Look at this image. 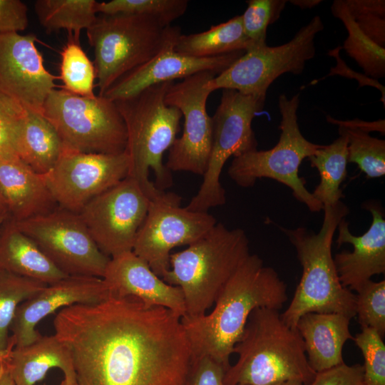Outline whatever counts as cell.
Returning <instances> with one entry per match:
<instances>
[{
    "label": "cell",
    "instance_id": "cell-1",
    "mask_svg": "<svg viewBox=\"0 0 385 385\" xmlns=\"http://www.w3.org/2000/svg\"><path fill=\"white\" fill-rule=\"evenodd\" d=\"M53 327L78 385H187L190 346L169 309L110 295L61 309Z\"/></svg>",
    "mask_w": 385,
    "mask_h": 385
},
{
    "label": "cell",
    "instance_id": "cell-2",
    "mask_svg": "<svg viewBox=\"0 0 385 385\" xmlns=\"http://www.w3.org/2000/svg\"><path fill=\"white\" fill-rule=\"evenodd\" d=\"M287 300V284L277 271L250 254L225 284L210 313L181 318L192 357L209 356L227 371L252 311H279Z\"/></svg>",
    "mask_w": 385,
    "mask_h": 385
},
{
    "label": "cell",
    "instance_id": "cell-3",
    "mask_svg": "<svg viewBox=\"0 0 385 385\" xmlns=\"http://www.w3.org/2000/svg\"><path fill=\"white\" fill-rule=\"evenodd\" d=\"M322 227L317 233L304 227L279 228L294 247L302 274L283 321L296 329L299 319L310 312L356 316V294L342 284L332 255L334 235L349 210L342 201L324 206Z\"/></svg>",
    "mask_w": 385,
    "mask_h": 385
},
{
    "label": "cell",
    "instance_id": "cell-4",
    "mask_svg": "<svg viewBox=\"0 0 385 385\" xmlns=\"http://www.w3.org/2000/svg\"><path fill=\"white\" fill-rule=\"evenodd\" d=\"M233 353L238 358L225 371V385H274L289 380L309 385L316 375L299 332L277 309L253 310Z\"/></svg>",
    "mask_w": 385,
    "mask_h": 385
},
{
    "label": "cell",
    "instance_id": "cell-5",
    "mask_svg": "<svg viewBox=\"0 0 385 385\" xmlns=\"http://www.w3.org/2000/svg\"><path fill=\"white\" fill-rule=\"evenodd\" d=\"M173 82L155 84L133 96L115 101L126 127L128 176L140 183L151 200L163 195V190L173 183L163 156L177 138L182 117L178 108L165 102Z\"/></svg>",
    "mask_w": 385,
    "mask_h": 385
},
{
    "label": "cell",
    "instance_id": "cell-6",
    "mask_svg": "<svg viewBox=\"0 0 385 385\" xmlns=\"http://www.w3.org/2000/svg\"><path fill=\"white\" fill-rule=\"evenodd\" d=\"M250 255L249 240L242 229H228L217 222L185 250L170 254V269L161 278L181 289L185 316H200L212 307L225 284Z\"/></svg>",
    "mask_w": 385,
    "mask_h": 385
},
{
    "label": "cell",
    "instance_id": "cell-7",
    "mask_svg": "<svg viewBox=\"0 0 385 385\" xmlns=\"http://www.w3.org/2000/svg\"><path fill=\"white\" fill-rule=\"evenodd\" d=\"M94 53L98 96L181 35L179 27L143 14H101L86 29Z\"/></svg>",
    "mask_w": 385,
    "mask_h": 385
},
{
    "label": "cell",
    "instance_id": "cell-8",
    "mask_svg": "<svg viewBox=\"0 0 385 385\" xmlns=\"http://www.w3.org/2000/svg\"><path fill=\"white\" fill-rule=\"evenodd\" d=\"M299 101V93L291 98L285 94L279 96L281 133L277 143L267 150L257 149L234 158L227 173L242 188L252 187L262 178L274 180L290 188L294 198L310 211L319 212L323 205L306 188L304 179L299 176V168L302 160L322 145L310 142L301 133L297 120Z\"/></svg>",
    "mask_w": 385,
    "mask_h": 385
},
{
    "label": "cell",
    "instance_id": "cell-9",
    "mask_svg": "<svg viewBox=\"0 0 385 385\" xmlns=\"http://www.w3.org/2000/svg\"><path fill=\"white\" fill-rule=\"evenodd\" d=\"M54 127L66 150L119 154L125 151L127 131L115 103L104 96L83 97L53 89L41 113Z\"/></svg>",
    "mask_w": 385,
    "mask_h": 385
},
{
    "label": "cell",
    "instance_id": "cell-10",
    "mask_svg": "<svg viewBox=\"0 0 385 385\" xmlns=\"http://www.w3.org/2000/svg\"><path fill=\"white\" fill-rule=\"evenodd\" d=\"M265 98L223 89L220 103L212 118V141L207 170L197 194L185 207L207 212L225 203V190L220 178L226 161L257 150V140L252 128L254 118L263 109Z\"/></svg>",
    "mask_w": 385,
    "mask_h": 385
},
{
    "label": "cell",
    "instance_id": "cell-11",
    "mask_svg": "<svg viewBox=\"0 0 385 385\" xmlns=\"http://www.w3.org/2000/svg\"><path fill=\"white\" fill-rule=\"evenodd\" d=\"M324 28L322 18L316 15L289 41L278 46L266 45L247 50L210 81L212 92L232 89L265 98L270 86L279 76L303 72L306 63L315 56L314 39Z\"/></svg>",
    "mask_w": 385,
    "mask_h": 385
},
{
    "label": "cell",
    "instance_id": "cell-12",
    "mask_svg": "<svg viewBox=\"0 0 385 385\" xmlns=\"http://www.w3.org/2000/svg\"><path fill=\"white\" fill-rule=\"evenodd\" d=\"M14 222L66 275L103 276L111 257L100 250L78 213L56 209Z\"/></svg>",
    "mask_w": 385,
    "mask_h": 385
},
{
    "label": "cell",
    "instance_id": "cell-13",
    "mask_svg": "<svg viewBox=\"0 0 385 385\" xmlns=\"http://www.w3.org/2000/svg\"><path fill=\"white\" fill-rule=\"evenodd\" d=\"M181 199L175 193L165 192L150 200L133 248L160 277L170 269V251L174 247L196 242L217 224L207 212L181 207Z\"/></svg>",
    "mask_w": 385,
    "mask_h": 385
},
{
    "label": "cell",
    "instance_id": "cell-14",
    "mask_svg": "<svg viewBox=\"0 0 385 385\" xmlns=\"http://www.w3.org/2000/svg\"><path fill=\"white\" fill-rule=\"evenodd\" d=\"M151 199L127 176L90 200L78 212L100 250L109 257L133 251Z\"/></svg>",
    "mask_w": 385,
    "mask_h": 385
},
{
    "label": "cell",
    "instance_id": "cell-15",
    "mask_svg": "<svg viewBox=\"0 0 385 385\" xmlns=\"http://www.w3.org/2000/svg\"><path fill=\"white\" fill-rule=\"evenodd\" d=\"M217 74L202 71L174 82L167 91L165 102L176 107L184 118L181 137L169 148L165 167L171 171L205 174L210 155L212 122L206 110L212 93L209 83Z\"/></svg>",
    "mask_w": 385,
    "mask_h": 385
},
{
    "label": "cell",
    "instance_id": "cell-16",
    "mask_svg": "<svg viewBox=\"0 0 385 385\" xmlns=\"http://www.w3.org/2000/svg\"><path fill=\"white\" fill-rule=\"evenodd\" d=\"M128 171L125 151L105 154L65 149L43 177L57 205L78 213L93 198L125 179Z\"/></svg>",
    "mask_w": 385,
    "mask_h": 385
},
{
    "label": "cell",
    "instance_id": "cell-17",
    "mask_svg": "<svg viewBox=\"0 0 385 385\" xmlns=\"http://www.w3.org/2000/svg\"><path fill=\"white\" fill-rule=\"evenodd\" d=\"M37 40L33 34L0 35V93L27 111L42 113L58 76L46 68Z\"/></svg>",
    "mask_w": 385,
    "mask_h": 385
},
{
    "label": "cell",
    "instance_id": "cell-18",
    "mask_svg": "<svg viewBox=\"0 0 385 385\" xmlns=\"http://www.w3.org/2000/svg\"><path fill=\"white\" fill-rule=\"evenodd\" d=\"M111 295L103 279L97 277L68 276L47 284L17 308L10 330L15 346L30 344L41 335L36 325L56 310L79 304H95Z\"/></svg>",
    "mask_w": 385,
    "mask_h": 385
},
{
    "label": "cell",
    "instance_id": "cell-19",
    "mask_svg": "<svg viewBox=\"0 0 385 385\" xmlns=\"http://www.w3.org/2000/svg\"><path fill=\"white\" fill-rule=\"evenodd\" d=\"M175 43L169 44L151 60L123 76L103 96L115 101L133 96L153 85L183 79L202 71L218 75L245 53L239 51L197 58L176 52Z\"/></svg>",
    "mask_w": 385,
    "mask_h": 385
},
{
    "label": "cell",
    "instance_id": "cell-20",
    "mask_svg": "<svg viewBox=\"0 0 385 385\" xmlns=\"http://www.w3.org/2000/svg\"><path fill=\"white\" fill-rule=\"evenodd\" d=\"M372 216L368 230L362 235H353L346 217L337 226L338 247L351 244L352 252L342 251L334 255V262L343 287L356 291L376 274L385 272V219L382 207L375 201L364 203Z\"/></svg>",
    "mask_w": 385,
    "mask_h": 385
},
{
    "label": "cell",
    "instance_id": "cell-21",
    "mask_svg": "<svg viewBox=\"0 0 385 385\" xmlns=\"http://www.w3.org/2000/svg\"><path fill=\"white\" fill-rule=\"evenodd\" d=\"M102 279L112 296L134 297L146 305L169 309L181 318L186 314L181 289L166 283L133 251L111 257Z\"/></svg>",
    "mask_w": 385,
    "mask_h": 385
},
{
    "label": "cell",
    "instance_id": "cell-22",
    "mask_svg": "<svg viewBox=\"0 0 385 385\" xmlns=\"http://www.w3.org/2000/svg\"><path fill=\"white\" fill-rule=\"evenodd\" d=\"M0 194L11 220L18 222L56 210L43 175L18 156L0 160Z\"/></svg>",
    "mask_w": 385,
    "mask_h": 385
},
{
    "label": "cell",
    "instance_id": "cell-23",
    "mask_svg": "<svg viewBox=\"0 0 385 385\" xmlns=\"http://www.w3.org/2000/svg\"><path fill=\"white\" fill-rule=\"evenodd\" d=\"M350 320L341 314L316 312L299 319L296 329L304 341L309 364L316 373L344 363L343 346L354 339Z\"/></svg>",
    "mask_w": 385,
    "mask_h": 385
},
{
    "label": "cell",
    "instance_id": "cell-24",
    "mask_svg": "<svg viewBox=\"0 0 385 385\" xmlns=\"http://www.w3.org/2000/svg\"><path fill=\"white\" fill-rule=\"evenodd\" d=\"M0 272L49 284L68 277L9 218L0 230Z\"/></svg>",
    "mask_w": 385,
    "mask_h": 385
},
{
    "label": "cell",
    "instance_id": "cell-25",
    "mask_svg": "<svg viewBox=\"0 0 385 385\" xmlns=\"http://www.w3.org/2000/svg\"><path fill=\"white\" fill-rule=\"evenodd\" d=\"M6 364L15 385H36L53 368L60 369L64 376L75 375L69 353L55 334L14 346Z\"/></svg>",
    "mask_w": 385,
    "mask_h": 385
},
{
    "label": "cell",
    "instance_id": "cell-26",
    "mask_svg": "<svg viewBox=\"0 0 385 385\" xmlns=\"http://www.w3.org/2000/svg\"><path fill=\"white\" fill-rule=\"evenodd\" d=\"M64 150L53 125L41 113L27 111L17 138L18 157L36 173L45 175Z\"/></svg>",
    "mask_w": 385,
    "mask_h": 385
},
{
    "label": "cell",
    "instance_id": "cell-27",
    "mask_svg": "<svg viewBox=\"0 0 385 385\" xmlns=\"http://www.w3.org/2000/svg\"><path fill=\"white\" fill-rule=\"evenodd\" d=\"M251 43L242 26L241 15L215 25L210 29L189 35L181 34L174 50L181 54L197 57H212L239 51H247Z\"/></svg>",
    "mask_w": 385,
    "mask_h": 385
},
{
    "label": "cell",
    "instance_id": "cell-28",
    "mask_svg": "<svg viewBox=\"0 0 385 385\" xmlns=\"http://www.w3.org/2000/svg\"><path fill=\"white\" fill-rule=\"evenodd\" d=\"M308 158L320 177V182L312 192V195L323 207L335 205L343 197L340 186L347 175L349 163L346 137L339 135L329 145H322Z\"/></svg>",
    "mask_w": 385,
    "mask_h": 385
},
{
    "label": "cell",
    "instance_id": "cell-29",
    "mask_svg": "<svg viewBox=\"0 0 385 385\" xmlns=\"http://www.w3.org/2000/svg\"><path fill=\"white\" fill-rule=\"evenodd\" d=\"M96 4L95 0H37L34 11L47 33L65 29L68 36L79 40L81 31L96 19Z\"/></svg>",
    "mask_w": 385,
    "mask_h": 385
},
{
    "label": "cell",
    "instance_id": "cell-30",
    "mask_svg": "<svg viewBox=\"0 0 385 385\" xmlns=\"http://www.w3.org/2000/svg\"><path fill=\"white\" fill-rule=\"evenodd\" d=\"M334 16L341 20L347 37L342 48L362 68L365 75L375 80L385 77V48L368 38L351 16L344 0H335L331 6Z\"/></svg>",
    "mask_w": 385,
    "mask_h": 385
},
{
    "label": "cell",
    "instance_id": "cell-31",
    "mask_svg": "<svg viewBox=\"0 0 385 385\" xmlns=\"http://www.w3.org/2000/svg\"><path fill=\"white\" fill-rule=\"evenodd\" d=\"M60 75L63 89L83 97L96 96L93 88L96 78L93 62L73 36L61 51Z\"/></svg>",
    "mask_w": 385,
    "mask_h": 385
},
{
    "label": "cell",
    "instance_id": "cell-32",
    "mask_svg": "<svg viewBox=\"0 0 385 385\" xmlns=\"http://www.w3.org/2000/svg\"><path fill=\"white\" fill-rule=\"evenodd\" d=\"M47 284L6 272H0V349H6L9 330L18 307Z\"/></svg>",
    "mask_w": 385,
    "mask_h": 385
},
{
    "label": "cell",
    "instance_id": "cell-33",
    "mask_svg": "<svg viewBox=\"0 0 385 385\" xmlns=\"http://www.w3.org/2000/svg\"><path fill=\"white\" fill-rule=\"evenodd\" d=\"M339 133L347 140L348 163L356 164L368 178L384 176V140L364 130L342 126H339Z\"/></svg>",
    "mask_w": 385,
    "mask_h": 385
},
{
    "label": "cell",
    "instance_id": "cell-34",
    "mask_svg": "<svg viewBox=\"0 0 385 385\" xmlns=\"http://www.w3.org/2000/svg\"><path fill=\"white\" fill-rule=\"evenodd\" d=\"M187 0H112L96 4V11L101 14H143L155 17L170 25L184 14Z\"/></svg>",
    "mask_w": 385,
    "mask_h": 385
},
{
    "label": "cell",
    "instance_id": "cell-35",
    "mask_svg": "<svg viewBox=\"0 0 385 385\" xmlns=\"http://www.w3.org/2000/svg\"><path fill=\"white\" fill-rule=\"evenodd\" d=\"M287 2L285 0L247 1V8L241 16L244 32L251 43L250 48L267 45V27L279 18Z\"/></svg>",
    "mask_w": 385,
    "mask_h": 385
},
{
    "label": "cell",
    "instance_id": "cell-36",
    "mask_svg": "<svg viewBox=\"0 0 385 385\" xmlns=\"http://www.w3.org/2000/svg\"><path fill=\"white\" fill-rule=\"evenodd\" d=\"M356 316L362 328L374 329L385 334V280L364 282L356 291Z\"/></svg>",
    "mask_w": 385,
    "mask_h": 385
},
{
    "label": "cell",
    "instance_id": "cell-37",
    "mask_svg": "<svg viewBox=\"0 0 385 385\" xmlns=\"http://www.w3.org/2000/svg\"><path fill=\"white\" fill-rule=\"evenodd\" d=\"M353 340L364 357L366 384L385 385V344L382 337L374 329L364 327Z\"/></svg>",
    "mask_w": 385,
    "mask_h": 385
},
{
    "label": "cell",
    "instance_id": "cell-38",
    "mask_svg": "<svg viewBox=\"0 0 385 385\" xmlns=\"http://www.w3.org/2000/svg\"><path fill=\"white\" fill-rule=\"evenodd\" d=\"M360 30L378 46L385 48V1L344 0Z\"/></svg>",
    "mask_w": 385,
    "mask_h": 385
},
{
    "label": "cell",
    "instance_id": "cell-39",
    "mask_svg": "<svg viewBox=\"0 0 385 385\" xmlns=\"http://www.w3.org/2000/svg\"><path fill=\"white\" fill-rule=\"evenodd\" d=\"M26 113L19 103L0 93V160L18 156L16 142Z\"/></svg>",
    "mask_w": 385,
    "mask_h": 385
},
{
    "label": "cell",
    "instance_id": "cell-40",
    "mask_svg": "<svg viewBox=\"0 0 385 385\" xmlns=\"http://www.w3.org/2000/svg\"><path fill=\"white\" fill-rule=\"evenodd\" d=\"M309 385H366L364 367L359 364L347 365L344 362L317 372Z\"/></svg>",
    "mask_w": 385,
    "mask_h": 385
},
{
    "label": "cell",
    "instance_id": "cell-41",
    "mask_svg": "<svg viewBox=\"0 0 385 385\" xmlns=\"http://www.w3.org/2000/svg\"><path fill=\"white\" fill-rule=\"evenodd\" d=\"M226 369L206 356L192 357L187 385H225Z\"/></svg>",
    "mask_w": 385,
    "mask_h": 385
},
{
    "label": "cell",
    "instance_id": "cell-42",
    "mask_svg": "<svg viewBox=\"0 0 385 385\" xmlns=\"http://www.w3.org/2000/svg\"><path fill=\"white\" fill-rule=\"evenodd\" d=\"M28 26V6L24 2L0 0V35L19 34Z\"/></svg>",
    "mask_w": 385,
    "mask_h": 385
},
{
    "label": "cell",
    "instance_id": "cell-43",
    "mask_svg": "<svg viewBox=\"0 0 385 385\" xmlns=\"http://www.w3.org/2000/svg\"><path fill=\"white\" fill-rule=\"evenodd\" d=\"M341 47L338 46L334 49H332L329 51V55L335 58L337 61V65L334 67L331 68L329 73L323 77L321 79L314 81L316 83L319 81L331 76L339 75L349 78H354L359 82V87H362L365 86H369L378 89L381 95V101L383 103V106L385 107V88L384 86L379 82L378 80L373 79L366 76L365 74L359 73L354 72L350 69L344 63V61L339 56V51Z\"/></svg>",
    "mask_w": 385,
    "mask_h": 385
},
{
    "label": "cell",
    "instance_id": "cell-44",
    "mask_svg": "<svg viewBox=\"0 0 385 385\" xmlns=\"http://www.w3.org/2000/svg\"><path fill=\"white\" fill-rule=\"evenodd\" d=\"M327 120L330 123L337 125L338 126L355 128L368 133L371 131H379L383 133V135H384L385 133L384 120H379L373 122L364 121L359 119L339 120L330 116H327Z\"/></svg>",
    "mask_w": 385,
    "mask_h": 385
},
{
    "label": "cell",
    "instance_id": "cell-45",
    "mask_svg": "<svg viewBox=\"0 0 385 385\" xmlns=\"http://www.w3.org/2000/svg\"><path fill=\"white\" fill-rule=\"evenodd\" d=\"M0 385H15L6 362L0 365Z\"/></svg>",
    "mask_w": 385,
    "mask_h": 385
},
{
    "label": "cell",
    "instance_id": "cell-46",
    "mask_svg": "<svg viewBox=\"0 0 385 385\" xmlns=\"http://www.w3.org/2000/svg\"><path fill=\"white\" fill-rule=\"evenodd\" d=\"M289 2L301 9H312L320 3L322 2V0H291Z\"/></svg>",
    "mask_w": 385,
    "mask_h": 385
},
{
    "label": "cell",
    "instance_id": "cell-47",
    "mask_svg": "<svg viewBox=\"0 0 385 385\" xmlns=\"http://www.w3.org/2000/svg\"><path fill=\"white\" fill-rule=\"evenodd\" d=\"M15 346V343L11 337H9V344L6 349H0V365L4 362H6L10 353L13 348Z\"/></svg>",
    "mask_w": 385,
    "mask_h": 385
},
{
    "label": "cell",
    "instance_id": "cell-48",
    "mask_svg": "<svg viewBox=\"0 0 385 385\" xmlns=\"http://www.w3.org/2000/svg\"><path fill=\"white\" fill-rule=\"evenodd\" d=\"M59 385H78L75 375L64 376V379Z\"/></svg>",
    "mask_w": 385,
    "mask_h": 385
},
{
    "label": "cell",
    "instance_id": "cell-49",
    "mask_svg": "<svg viewBox=\"0 0 385 385\" xmlns=\"http://www.w3.org/2000/svg\"><path fill=\"white\" fill-rule=\"evenodd\" d=\"M9 215L6 207L0 194V216Z\"/></svg>",
    "mask_w": 385,
    "mask_h": 385
},
{
    "label": "cell",
    "instance_id": "cell-50",
    "mask_svg": "<svg viewBox=\"0 0 385 385\" xmlns=\"http://www.w3.org/2000/svg\"><path fill=\"white\" fill-rule=\"evenodd\" d=\"M274 385H304L303 383L298 380H289L283 381Z\"/></svg>",
    "mask_w": 385,
    "mask_h": 385
},
{
    "label": "cell",
    "instance_id": "cell-51",
    "mask_svg": "<svg viewBox=\"0 0 385 385\" xmlns=\"http://www.w3.org/2000/svg\"><path fill=\"white\" fill-rule=\"evenodd\" d=\"M9 218V215L0 216V230L1 229L5 221Z\"/></svg>",
    "mask_w": 385,
    "mask_h": 385
}]
</instances>
